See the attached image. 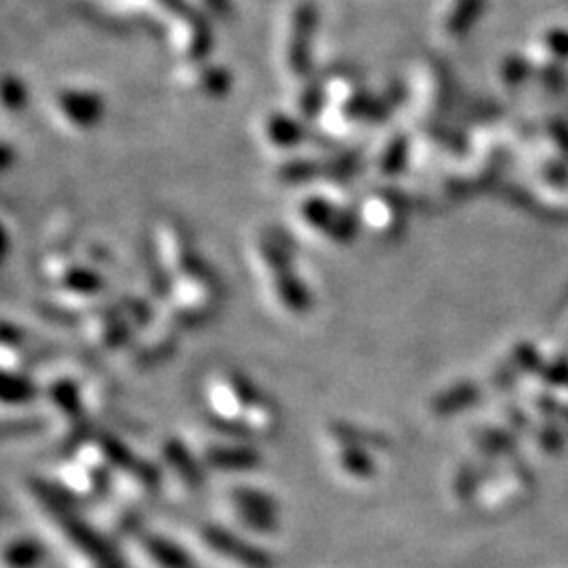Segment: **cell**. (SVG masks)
Instances as JSON below:
<instances>
[{"mask_svg":"<svg viewBox=\"0 0 568 568\" xmlns=\"http://www.w3.org/2000/svg\"><path fill=\"white\" fill-rule=\"evenodd\" d=\"M236 518L253 533H270L278 526V505L268 493L240 486L230 493Z\"/></svg>","mask_w":568,"mask_h":568,"instance_id":"obj_1","label":"cell"},{"mask_svg":"<svg viewBox=\"0 0 568 568\" xmlns=\"http://www.w3.org/2000/svg\"><path fill=\"white\" fill-rule=\"evenodd\" d=\"M202 543H205L213 554L228 558L230 562H236L245 568H274V560L266 550L255 547L253 543L236 537L234 533L226 529H217V526H207L202 531Z\"/></svg>","mask_w":568,"mask_h":568,"instance_id":"obj_2","label":"cell"},{"mask_svg":"<svg viewBox=\"0 0 568 568\" xmlns=\"http://www.w3.org/2000/svg\"><path fill=\"white\" fill-rule=\"evenodd\" d=\"M207 463L215 470L226 472H247L259 465V453L249 446H215L209 451Z\"/></svg>","mask_w":568,"mask_h":568,"instance_id":"obj_3","label":"cell"},{"mask_svg":"<svg viewBox=\"0 0 568 568\" xmlns=\"http://www.w3.org/2000/svg\"><path fill=\"white\" fill-rule=\"evenodd\" d=\"M141 547H144V556L154 568H194L192 558L167 539L146 537Z\"/></svg>","mask_w":568,"mask_h":568,"instance_id":"obj_4","label":"cell"},{"mask_svg":"<svg viewBox=\"0 0 568 568\" xmlns=\"http://www.w3.org/2000/svg\"><path fill=\"white\" fill-rule=\"evenodd\" d=\"M45 560V547L34 539H17L3 550L5 568H38Z\"/></svg>","mask_w":568,"mask_h":568,"instance_id":"obj_5","label":"cell"},{"mask_svg":"<svg viewBox=\"0 0 568 568\" xmlns=\"http://www.w3.org/2000/svg\"><path fill=\"white\" fill-rule=\"evenodd\" d=\"M165 455H167L169 463L177 470V474L186 482H190V489H194V486H200V470H198V465L194 463V459L186 453L184 446H181L179 442H169L167 449H165Z\"/></svg>","mask_w":568,"mask_h":568,"instance_id":"obj_6","label":"cell"},{"mask_svg":"<svg viewBox=\"0 0 568 568\" xmlns=\"http://www.w3.org/2000/svg\"><path fill=\"white\" fill-rule=\"evenodd\" d=\"M341 463H343V468L358 478L373 476L375 472V465L367 449H360V446H346V451L341 453Z\"/></svg>","mask_w":568,"mask_h":568,"instance_id":"obj_7","label":"cell"},{"mask_svg":"<svg viewBox=\"0 0 568 568\" xmlns=\"http://www.w3.org/2000/svg\"><path fill=\"white\" fill-rule=\"evenodd\" d=\"M474 396L476 392L472 388H459V390H453L449 396H444L436 402V413L440 415H451V413H457L461 409L468 407V404L474 402Z\"/></svg>","mask_w":568,"mask_h":568,"instance_id":"obj_8","label":"cell"},{"mask_svg":"<svg viewBox=\"0 0 568 568\" xmlns=\"http://www.w3.org/2000/svg\"><path fill=\"white\" fill-rule=\"evenodd\" d=\"M514 440L512 436H507V434H501V432H495V434H486L482 438V446L486 451H497V449H507V446H512Z\"/></svg>","mask_w":568,"mask_h":568,"instance_id":"obj_9","label":"cell"},{"mask_svg":"<svg viewBox=\"0 0 568 568\" xmlns=\"http://www.w3.org/2000/svg\"><path fill=\"white\" fill-rule=\"evenodd\" d=\"M539 442H541V446H545V449H550V451L556 453L558 449H562L564 438H562V434H558V430L550 428L545 434L539 436Z\"/></svg>","mask_w":568,"mask_h":568,"instance_id":"obj_10","label":"cell"}]
</instances>
